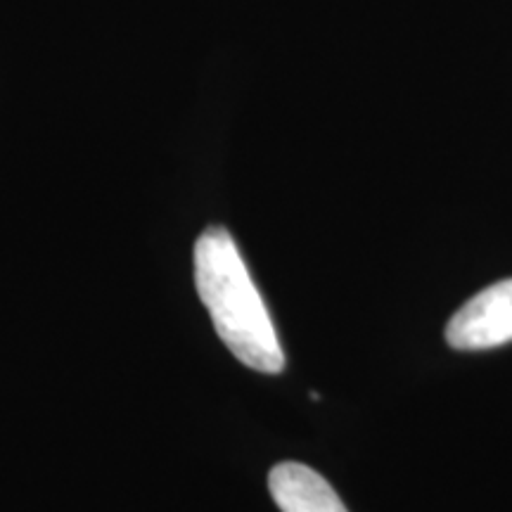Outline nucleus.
<instances>
[{
    "label": "nucleus",
    "mask_w": 512,
    "mask_h": 512,
    "mask_svg": "<svg viewBox=\"0 0 512 512\" xmlns=\"http://www.w3.org/2000/svg\"><path fill=\"white\" fill-rule=\"evenodd\" d=\"M268 489L283 512H349L328 479L302 463L275 465L268 475Z\"/></svg>",
    "instance_id": "nucleus-3"
},
{
    "label": "nucleus",
    "mask_w": 512,
    "mask_h": 512,
    "mask_svg": "<svg viewBox=\"0 0 512 512\" xmlns=\"http://www.w3.org/2000/svg\"><path fill=\"white\" fill-rule=\"evenodd\" d=\"M446 342L460 351L496 349L512 342V278L489 285L453 313Z\"/></svg>",
    "instance_id": "nucleus-2"
},
{
    "label": "nucleus",
    "mask_w": 512,
    "mask_h": 512,
    "mask_svg": "<svg viewBox=\"0 0 512 512\" xmlns=\"http://www.w3.org/2000/svg\"><path fill=\"white\" fill-rule=\"evenodd\" d=\"M195 285L221 342L233 356L259 373H283L285 354L278 332L226 228L211 226L197 240Z\"/></svg>",
    "instance_id": "nucleus-1"
}]
</instances>
